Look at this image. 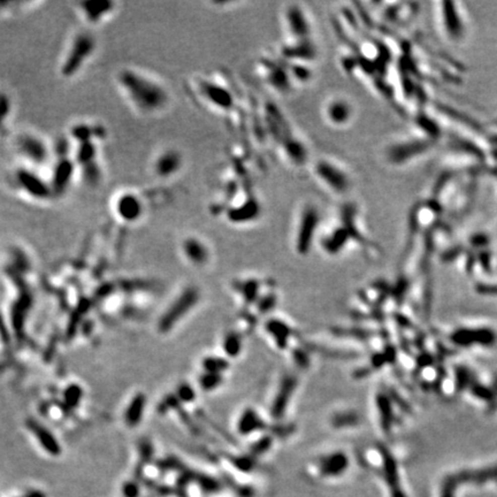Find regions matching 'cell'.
Masks as SVG:
<instances>
[{
	"mask_svg": "<svg viewBox=\"0 0 497 497\" xmlns=\"http://www.w3.org/2000/svg\"><path fill=\"white\" fill-rule=\"evenodd\" d=\"M115 82L130 106L141 115H157L165 111L170 103L166 85L141 69H119L115 74Z\"/></svg>",
	"mask_w": 497,
	"mask_h": 497,
	"instance_id": "cell-1",
	"label": "cell"
},
{
	"mask_svg": "<svg viewBox=\"0 0 497 497\" xmlns=\"http://www.w3.org/2000/svg\"><path fill=\"white\" fill-rule=\"evenodd\" d=\"M456 481L454 478H449L446 480L445 484H443L442 488V495L441 497H455V488H456Z\"/></svg>",
	"mask_w": 497,
	"mask_h": 497,
	"instance_id": "cell-26",
	"label": "cell"
},
{
	"mask_svg": "<svg viewBox=\"0 0 497 497\" xmlns=\"http://www.w3.org/2000/svg\"><path fill=\"white\" fill-rule=\"evenodd\" d=\"M220 381H221V379H220L219 374L210 373L209 376H207L202 381V385L205 387L206 389H212V388H215V387L220 384Z\"/></svg>",
	"mask_w": 497,
	"mask_h": 497,
	"instance_id": "cell-27",
	"label": "cell"
},
{
	"mask_svg": "<svg viewBox=\"0 0 497 497\" xmlns=\"http://www.w3.org/2000/svg\"><path fill=\"white\" fill-rule=\"evenodd\" d=\"M324 116L334 127H343L352 119L353 106L344 97H332L324 106Z\"/></svg>",
	"mask_w": 497,
	"mask_h": 497,
	"instance_id": "cell-11",
	"label": "cell"
},
{
	"mask_svg": "<svg viewBox=\"0 0 497 497\" xmlns=\"http://www.w3.org/2000/svg\"><path fill=\"white\" fill-rule=\"evenodd\" d=\"M117 4L111 0H89L77 4L76 10L89 26H98L114 14Z\"/></svg>",
	"mask_w": 497,
	"mask_h": 497,
	"instance_id": "cell-10",
	"label": "cell"
},
{
	"mask_svg": "<svg viewBox=\"0 0 497 497\" xmlns=\"http://www.w3.org/2000/svg\"><path fill=\"white\" fill-rule=\"evenodd\" d=\"M184 167V157L180 150L166 148L153 158L151 170L160 180H169L176 176Z\"/></svg>",
	"mask_w": 497,
	"mask_h": 497,
	"instance_id": "cell-9",
	"label": "cell"
},
{
	"mask_svg": "<svg viewBox=\"0 0 497 497\" xmlns=\"http://www.w3.org/2000/svg\"><path fill=\"white\" fill-rule=\"evenodd\" d=\"M264 428V421L257 414L256 411L247 409L242 413L237 423V429L243 435L252 434L254 431Z\"/></svg>",
	"mask_w": 497,
	"mask_h": 497,
	"instance_id": "cell-20",
	"label": "cell"
},
{
	"mask_svg": "<svg viewBox=\"0 0 497 497\" xmlns=\"http://www.w3.org/2000/svg\"><path fill=\"white\" fill-rule=\"evenodd\" d=\"M284 21H286L288 32L292 36L291 38L296 37L304 40L308 38L311 28H309L307 20L305 18V14L300 8L295 5L287 8Z\"/></svg>",
	"mask_w": 497,
	"mask_h": 497,
	"instance_id": "cell-14",
	"label": "cell"
},
{
	"mask_svg": "<svg viewBox=\"0 0 497 497\" xmlns=\"http://www.w3.org/2000/svg\"><path fill=\"white\" fill-rule=\"evenodd\" d=\"M196 300H197V292L195 290H189L187 291L185 294H183L181 298L176 301V304L170 308L167 318H165L164 323H162L165 325V327L166 326L168 327V326L172 325L175 320L181 318L187 311H188V309H190V307L193 306L195 303H196Z\"/></svg>",
	"mask_w": 497,
	"mask_h": 497,
	"instance_id": "cell-17",
	"label": "cell"
},
{
	"mask_svg": "<svg viewBox=\"0 0 497 497\" xmlns=\"http://www.w3.org/2000/svg\"><path fill=\"white\" fill-rule=\"evenodd\" d=\"M106 129L100 123L90 122H76L72 126L69 137L74 143L81 142H98L106 137Z\"/></svg>",
	"mask_w": 497,
	"mask_h": 497,
	"instance_id": "cell-13",
	"label": "cell"
},
{
	"mask_svg": "<svg viewBox=\"0 0 497 497\" xmlns=\"http://www.w3.org/2000/svg\"><path fill=\"white\" fill-rule=\"evenodd\" d=\"M98 40L91 31H77L69 40L68 46L60 60L59 75L64 80H72L83 71L96 54Z\"/></svg>",
	"mask_w": 497,
	"mask_h": 497,
	"instance_id": "cell-2",
	"label": "cell"
},
{
	"mask_svg": "<svg viewBox=\"0 0 497 497\" xmlns=\"http://www.w3.org/2000/svg\"><path fill=\"white\" fill-rule=\"evenodd\" d=\"M315 174L325 188L334 195L341 196L347 194L352 187V180L348 170L332 159H319L315 165Z\"/></svg>",
	"mask_w": 497,
	"mask_h": 497,
	"instance_id": "cell-5",
	"label": "cell"
},
{
	"mask_svg": "<svg viewBox=\"0 0 497 497\" xmlns=\"http://www.w3.org/2000/svg\"><path fill=\"white\" fill-rule=\"evenodd\" d=\"M225 350L229 356H236L241 351V339L236 334H229L225 340Z\"/></svg>",
	"mask_w": 497,
	"mask_h": 497,
	"instance_id": "cell-23",
	"label": "cell"
},
{
	"mask_svg": "<svg viewBox=\"0 0 497 497\" xmlns=\"http://www.w3.org/2000/svg\"><path fill=\"white\" fill-rule=\"evenodd\" d=\"M228 366L225 360L219 359V358H210L209 360L205 361V367L210 373L218 374L221 370H225Z\"/></svg>",
	"mask_w": 497,
	"mask_h": 497,
	"instance_id": "cell-24",
	"label": "cell"
},
{
	"mask_svg": "<svg viewBox=\"0 0 497 497\" xmlns=\"http://www.w3.org/2000/svg\"><path fill=\"white\" fill-rule=\"evenodd\" d=\"M320 221L319 210L312 204H305L299 211L298 226H297V251L301 255L307 254L311 247L312 239Z\"/></svg>",
	"mask_w": 497,
	"mask_h": 497,
	"instance_id": "cell-7",
	"label": "cell"
},
{
	"mask_svg": "<svg viewBox=\"0 0 497 497\" xmlns=\"http://www.w3.org/2000/svg\"><path fill=\"white\" fill-rule=\"evenodd\" d=\"M13 107V99L10 92L0 89V137L8 135Z\"/></svg>",
	"mask_w": 497,
	"mask_h": 497,
	"instance_id": "cell-18",
	"label": "cell"
},
{
	"mask_svg": "<svg viewBox=\"0 0 497 497\" xmlns=\"http://www.w3.org/2000/svg\"><path fill=\"white\" fill-rule=\"evenodd\" d=\"M296 388V380L294 377H287L283 379L280 389L276 394L274 402H273L272 414L274 418H281L283 415L284 410L287 409L288 403L290 401L291 395Z\"/></svg>",
	"mask_w": 497,
	"mask_h": 497,
	"instance_id": "cell-15",
	"label": "cell"
},
{
	"mask_svg": "<svg viewBox=\"0 0 497 497\" xmlns=\"http://www.w3.org/2000/svg\"><path fill=\"white\" fill-rule=\"evenodd\" d=\"M113 211L117 219L126 223H136L146 212L144 201L137 193L122 191L114 198Z\"/></svg>",
	"mask_w": 497,
	"mask_h": 497,
	"instance_id": "cell-8",
	"label": "cell"
},
{
	"mask_svg": "<svg viewBox=\"0 0 497 497\" xmlns=\"http://www.w3.org/2000/svg\"><path fill=\"white\" fill-rule=\"evenodd\" d=\"M69 146L71 145L68 140L65 138L64 141L59 142L56 148V159L52 167L51 177L48 178L54 198L64 197L66 195L77 173V166L73 153L69 152Z\"/></svg>",
	"mask_w": 497,
	"mask_h": 497,
	"instance_id": "cell-4",
	"label": "cell"
},
{
	"mask_svg": "<svg viewBox=\"0 0 497 497\" xmlns=\"http://www.w3.org/2000/svg\"><path fill=\"white\" fill-rule=\"evenodd\" d=\"M348 466V459L345 455L336 452V454L328 455L327 457L321 459L320 471L326 475H336L343 472Z\"/></svg>",
	"mask_w": 497,
	"mask_h": 497,
	"instance_id": "cell-19",
	"label": "cell"
},
{
	"mask_svg": "<svg viewBox=\"0 0 497 497\" xmlns=\"http://www.w3.org/2000/svg\"><path fill=\"white\" fill-rule=\"evenodd\" d=\"M196 83L198 95L205 100V103L221 108L230 106L231 97L222 87L205 79H199Z\"/></svg>",
	"mask_w": 497,
	"mask_h": 497,
	"instance_id": "cell-12",
	"label": "cell"
},
{
	"mask_svg": "<svg viewBox=\"0 0 497 497\" xmlns=\"http://www.w3.org/2000/svg\"><path fill=\"white\" fill-rule=\"evenodd\" d=\"M182 397L184 398V399H189V396H193V392H191V389L189 388L188 386H185L184 388H182Z\"/></svg>",
	"mask_w": 497,
	"mask_h": 497,
	"instance_id": "cell-28",
	"label": "cell"
},
{
	"mask_svg": "<svg viewBox=\"0 0 497 497\" xmlns=\"http://www.w3.org/2000/svg\"><path fill=\"white\" fill-rule=\"evenodd\" d=\"M452 478L455 479L456 483L458 482L482 483L490 479L497 478V466L494 468H489V470H484L480 472H463V473H459L458 475L452 476Z\"/></svg>",
	"mask_w": 497,
	"mask_h": 497,
	"instance_id": "cell-21",
	"label": "cell"
},
{
	"mask_svg": "<svg viewBox=\"0 0 497 497\" xmlns=\"http://www.w3.org/2000/svg\"><path fill=\"white\" fill-rule=\"evenodd\" d=\"M182 250L191 263L202 265L209 260V250L202 239L195 236H189L182 242Z\"/></svg>",
	"mask_w": 497,
	"mask_h": 497,
	"instance_id": "cell-16",
	"label": "cell"
},
{
	"mask_svg": "<svg viewBox=\"0 0 497 497\" xmlns=\"http://www.w3.org/2000/svg\"><path fill=\"white\" fill-rule=\"evenodd\" d=\"M16 153L30 167L44 166L50 160L52 151L42 136L31 132H23L14 138Z\"/></svg>",
	"mask_w": 497,
	"mask_h": 497,
	"instance_id": "cell-6",
	"label": "cell"
},
{
	"mask_svg": "<svg viewBox=\"0 0 497 497\" xmlns=\"http://www.w3.org/2000/svg\"><path fill=\"white\" fill-rule=\"evenodd\" d=\"M267 329L272 334V336L274 337L275 342L278 343L280 348L286 347L289 335H290V331H289L287 325H283L281 321L278 320H273L270 321V324L267 325Z\"/></svg>",
	"mask_w": 497,
	"mask_h": 497,
	"instance_id": "cell-22",
	"label": "cell"
},
{
	"mask_svg": "<svg viewBox=\"0 0 497 497\" xmlns=\"http://www.w3.org/2000/svg\"><path fill=\"white\" fill-rule=\"evenodd\" d=\"M12 182L14 188L28 197L30 201L45 203L54 199L48 178L43 177L34 169V167H18L12 173Z\"/></svg>",
	"mask_w": 497,
	"mask_h": 497,
	"instance_id": "cell-3",
	"label": "cell"
},
{
	"mask_svg": "<svg viewBox=\"0 0 497 497\" xmlns=\"http://www.w3.org/2000/svg\"><path fill=\"white\" fill-rule=\"evenodd\" d=\"M142 409H143V399L137 398L135 402L133 403L132 406H130V410L128 411V418L130 421H136L137 419H140Z\"/></svg>",
	"mask_w": 497,
	"mask_h": 497,
	"instance_id": "cell-25",
	"label": "cell"
}]
</instances>
